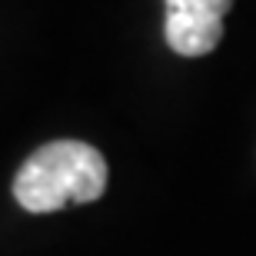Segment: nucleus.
I'll return each instance as SVG.
<instances>
[{"mask_svg":"<svg viewBox=\"0 0 256 256\" xmlns=\"http://www.w3.org/2000/svg\"><path fill=\"white\" fill-rule=\"evenodd\" d=\"M104 190V153L80 140H54L40 146L14 176V196L27 213H57L66 203H94Z\"/></svg>","mask_w":256,"mask_h":256,"instance_id":"nucleus-1","label":"nucleus"},{"mask_svg":"<svg viewBox=\"0 0 256 256\" xmlns=\"http://www.w3.org/2000/svg\"><path fill=\"white\" fill-rule=\"evenodd\" d=\"M233 0H166L163 37L180 57H203L223 40V17Z\"/></svg>","mask_w":256,"mask_h":256,"instance_id":"nucleus-2","label":"nucleus"}]
</instances>
